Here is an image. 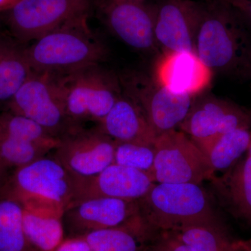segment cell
<instances>
[{"label":"cell","instance_id":"484cf974","mask_svg":"<svg viewBox=\"0 0 251 251\" xmlns=\"http://www.w3.org/2000/svg\"><path fill=\"white\" fill-rule=\"evenodd\" d=\"M0 136L9 137L49 147L54 150L59 139L35 122L7 110L0 113Z\"/></svg>","mask_w":251,"mask_h":251},{"label":"cell","instance_id":"836d02e7","mask_svg":"<svg viewBox=\"0 0 251 251\" xmlns=\"http://www.w3.org/2000/svg\"><path fill=\"white\" fill-rule=\"evenodd\" d=\"M5 182H6V181H5V179L4 178L2 177V176L0 175V189H1V188L3 187V186H4Z\"/></svg>","mask_w":251,"mask_h":251},{"label":"cell","instance_id":"52a82bcc","mask_svg":"<svg viewBox=\"0 0 251 251\" xmlns=\"http://www.w3.org/2000/svg\"><path fill=\"white\" fill-rule=\"evenodd\" d=\"M154 148V162L148 173L153 183L201 184L214 175L207 157L181 130L158 135Z\"/></svg>","mask_w":251,"mask_h":251},{"label":"cell","instance_id":"ffe728a7","mask_svg":"<svg viewBox=\"0 0 251 251\" xmlns=\"http://www.w3.org/2000/svg\"><path fill=\"white\" fill-rule=\"evenodd\" d=\"M23 226L29 242L40 251H55L64 239L62 215L24 205Z\"/></svg>","mask_w":251,"mask_h":251},{"label":"cell","instance_id":"d590c367","mask_svg":"<svg viewBox=\"0 0 251 251\" xmlns=\"http://www.w3.org/2000/svg\"><path fill=\"white\" fill-rule=\"evenodd\" d=\"M133 1H144L145 0H133Z\"/></svg>","mask_w":251,"mask_h":251},{"label":"cell","instance_id":"603a6c76","mask_svg":"<svg viewBox=\"0 0 251 251\" xmlns=\"http://www.w3.org/2000/svg\"><path fill=\"white\" fill-rule=\"evenodd\" d=\"M33 73L24 50L0 46V107L6 108Z\"/></svg>","mask_w":251,"mask_h":251},{"label":"cell","instance_id":"5b68a950","mask_svg":"<svg viewBox=\"0 0 251 251\" xmlns=\"http://www.w3.org/2000/svg\"><path fill=\"white\" fill-rule=\"evenodd\" d=\"M80 180L54 156H45L15 171L1 189L25 205L44 201L63 213L75 201Z\"/></svg>","mask_w":251,"mask_h":251},{"label":"cell","instance_id":"ba28073f","mask_svg":"<svg viewBox=\"0 0 251 251\" xmlns=\"http://www.w3.org/2000/svg\"><path fill=\"white\" fill-rule=\"evenodd\" d=\"M122 90L143 110L156 136L177 129L196 97L178 94L139 72L119 76Z\"/></svg>","mask_w":251,"mask_h":251},{"label":"cell","instance_id":"2e32d148","mask_svg":"<svg viewBox=\"0 0 251 251\" xmlns=\"http://www.w3.org/2000/svg\"><path fill=\"white\" fill-rule=\"evenodd\" d=\"M153 184L146 173L112 163L96 176L81 179L72 205L97 198L138 201L147 194Z\"/></svg>","mask_w":251,"mask_h":251},{"label":"cell","instance_id":"7402d4cb","mask_svg":"<svg viewBox=\"0 0 251 251\" xmlns=\"http://www.w3.org/2000/svg\"><path fill=\"white\" fill-rule=\"evenodd\" d=\"M173 232L193 251H245L222 221L190 226Z\"/></svg>","mask_w":251,"mask_h":251},{"label":"cell","instance_id":"8d00e7d4","mask_svg":"<svg viewBox=\"0 0 251 251\" xmlns=\"http://www.w3.org/2000/svg\"><path fill=\"white\" fill-rule=\"evenodd\" d=\"M250 77H251V68H250Z\"/></svg>","mask_w":251,"mask_h":251},{"label":"cell","instance_id":"8fae6325","mask_svg":"<svg viewBox=\"0 0 251 251\" xmlns=\"http://www.w3.org/2000/svg\"><path fill=\"white\" fill-rule=\"evenodd\" d=\"M115 141L97 126L77 127L64 135L53 150L54 157L74 176L87 179L114 163Z\"/></svg>","mask_w":251,"mask_h":251},{"label":"cell","instance_id":"cb8c5ba5","mask_svg":"<svg viewBox=\"0 0 251 251\" xmlns=\"http://www.w3.org/2000/svg\"><path fill=\"white\" fill-rule=\"evenodd\" d=\"M251 142V128H239L221 135L204 153L213 171H227L248 151Z\"/></svg>","mask_w":251,"mask_h":251},{"label":"cell","instance_id":"f1b7e54d","mask_svg":"<svg viewBox=\"0 0 251 251\" xmlns=\"http://www.w3.org/2000/svg\"><path fill=\"white\" fill-rule=\"evenodd\" d=\"M55 251H91L88 244L82 237L64 239Z\"/></svg>","mask_w":251,"mask_h":251},{"label":"cell","instance_id":"6da1fadb","mask_svg":"<svg viewBox=\"0 0 251 251\" xmlns=\"http://www.w3.org/2000/svg\"><path fill=\"white\" fill-rule=\"evenodd\" d=\"M196 54L213 73L250 77L251 28L232 6L218 0L204 3Z\"/></svg>","mask_w":251,"mask_h":251},{"label":"cell","instance_id":"8992f818","mask_svg":"<svg viewBox=\"0 0 251 251\" xmlns=\"http://www.w3.org/2000/svg\"><path fill=\"white\" fill-rule=\"evenodd\" d=\"M6 110L32 120L59 140L80 127L68 116L58 75L49 73L34 72Z\"/></svg>","mask_w":251,"mask_h":251},{"label":"cell","instance_id":"83f0119b","mask_svg":"<svg viewBox=\"0 0 251 251\" xmlns=\"http://www.w3.org/2000/svg\"><path fill=\"white\" fill-rule=\"evenodd\" d=\"M143 251H193L173 232L158 234L149 243Z\"/></svg>","mask_w":251,"mask_h":251},{"label":"cell","instance_id":"7a4b0ae2","mask_svg":"<svg viewBox=\"0 0 251 251\" xmlns=\"http://www.w3.org/2000/svg\"><path fill=\"white\" fill-rule=\"evenodd\" d=\"M136 202L140 224L152 238L190 226L221 221L210 195L201 184L154 183Z\"/></svg>","mask_w":251,"mask_h":251},{"label":"cell","instance_id":"4dcf8cb0","mask_svg":"<svg viewBox=\"0 0 251 251\" xmlns=\"http://www.w3.org/2000/svg\"><path fill=\"white\" fill-rule=\"evenodd\" d=\"M19 0H0V12L7 11Z\"/></svg>","mask_w":251,"mask_h":251},{"label":"cell","instance_id":"1f68e13d","mask_svg":"<svg viewBox=\"0 0 251 251\" xmlns=\"http://www.w3.org/2000/svg\"><path fill=\"white\" fill-rule=\"evenodd\" d=\"M218 1L226 3V4L237 9V8H239V6H242L243 4H246L251 0H218Z\"/></svg>","mask_w":251,"mask_h":251},{"label":"cell","instance_id":"4316f807","mask_svg":"<svg viewBox=\"0 0 251 251\" xmlns=\"http://www.w3.org/2000/svg\"><path fill=\"white\" fill-rule=\"evenodd\" d=\"M154 158V145L115 141V164L128 167L148 174L152 168Z\"/></svg>","mask_w":251,"mask_h":251},{"label":"cell","instance_id":"7c38bea8","mask_svg":"<svg viewBox=\"0 0 251 251\" xmlns=\"http://www.w3.org/2000/svg\"><path fill=\"white\" fill-rule=\"evenodd\" d=\"M99 16L120 41L142 52L156 49L155 5L133 0H97Z\"/></svg>","mask_w":251,"mask_h":251},{"label":"cell","instance_id":"d6986e66","mask_svg":"<svg viewBox=\"0 0 251 251\" xmlns=\"http://www.w3.org/2000/svg\"><path fill=\"white\" fill-rule=\"evenodd\" d=\"M23 211L22 201L0 190V251H40L25 232Z\"/></svg>","mask_w":251,"mask_h":251},{"label":"cell","instance_id":"9c48e42d","mask_svg":"<svg viewBox=\"0 0 251 251\" xmlns=\"http://www.w3.org/2000/svg\"><path fill=\"white\" fill-rule=\"evenodd\" d=\"M91 0H19L7 13V25L22 42L36 41L81 16L90 15Z\"/></svg>","mask_w":251,"mask_h":251},{"label":"cell","instance_id":"f546056e","mask_svg":"<svg viewBox=\"0 0 251 251\" xmlns=\"http://www.w3.org/2000/svg\"><path fill=\"white\" fill-rule=\"evenodd\" d=\"M235 9L251 29V0Z\"/></svg>","mask_w":251,"mask_h":251},{"label":"cell","instance_id":"3957f363","mask_svg":"<svg viewBox=\"0 0 251 251\" xmlns=\"http://www.w3.org/2000/svg\"><path fill=\"white\" fill-rule=\"evenodd\" d=\"M89 16L67 23L25 49L32 70L61 75L105 62L108 48L91 30Z\"/></svg>","mask_w":251,"mask_h":251},{"label":"cell","instance_id":"9a60e30c","mask_svg":"<svg viewBox=\"0 0 251 251\" xmlns=\"http://www.w3.org/2000/svg\"><path fill=\"white\" fill-rule=\"evenodd\" d=\"M212 77V71L191 52H162L153 75L171 92L195 97L209 87Z\"/></svg>","mask_w":251,"mask_h":251},{"label":"cell","instance_id":"d6a6232c","mask_svg":"<svg viewBox=\"0 0 251 251\" xmlns=\"http://www.w3.org/2000/svg\"><path fill=\"white\" fill-rule=\"evenodd\" d=\"M240 244L245 251H251V237L247 240H240Z\"/></svg>","mask_w":251,"mask_h":251},{"label":"cell","instance_id":"277c9868","mask_svg":"<svg viewBox=\"0 0 251 251\" xmlns=\"http://www.w3.org/2000/svg\"><path fill=\"white\" fill-rule=\"evenodd\" d=\"M100 65L58 75L68 116L79 126L87 122L99 124L122 94L119 77Z\"/></svg>","mask_w":251,"mask_h":251},{"label":"cell","instance_id":"4fadbf2b","mask_svg":"<svg viewBox=\"0 0 251 251\" xmlns=\"http://www.w3.org/2000/svg\"><path fill=\"white\" fill-rule=\"evenodd\" d=\"M67 237H82L99 229L125 227L138 221L136 201L112 198L85 200L69 206L62 216Z\"/></svg>","mask_w":251,"mask_h":251},{"label":"cell","instance_id":"44dd1931","mask_svg":"<svg viewBox=\"0 0 251 251\" xmlns=\"http://www.w3.org/2000/svg\"><path fill=\"white\" fill-rule=\"evenodd\" d=\"M82 237L91 251H143L151 241L140 224L99 229Z\"/></svg>","mask_w":251,"mask_h":251},{"label":"cell","instance_id":"5bb4252c","mask_svg":"<svg viewBox=\"0 0 251 251\" xmlns=\"http://www.w3.org/2000/svg\"><path fill=\"white\" fill-rule=\"evenodd\" d=\"M204 3L161 0L155 5L154 36L162 52L196 53V41Z\"/></svg>","mask_w":251,"mask_h":251},{"label":"cell","instance_id":"d4e9b609","mask_svg":"<svg viewBox=\"0 0 251 251\" xmlns=\"http://www.w3.org/2000/svg\"><path fill=\"white\" fill-rule=\"evenodd\" d=\"M52 148L38 144L0 136V175L6 181L15 171L46 156Z\"/></svg>","mask_w":251,"mask_h":251},{"label":"cell","instance_id":"e575fe53","mask_svg":"<svg viewBox=\"0 0 251 251\" xmlns=\"http://www.w3.org/2000/svg\"><path fill=\"white\" fill-rule=\"evenodd\" d=\"M248 151H249V153H248V156H251V142L250 145H249V148L248 149Z\"/></svg>","mask_w":251,"mask_h":251},{"label":"cell","instance_id":"ac0fdd59","mask_svg":"<svg viewBox=\"0 0 251 251\" xmlns=\"http://www.w3.org/2000/svg\"><path fill=\"white\" fill-rule=\"evenodd\" d=\"M209 180L213 196L219 204L234 217L251 224V156Z\"/></svg>","mask_w":251,"mask_h":251},{"label":"cell","instance_id":"30bf717a","mask_svg":"<svg viewBox=\"0 0 251 251\" xmlns=\"http://www.w3.org/2000/svg\"><path fill=\"white\" fill-rule=\"evenodd\" d=\"M251 128V112L237 104L212 97L198 96L179 129L203 153L221 135Z\"/></svg>","mask_w":251,"mask_h":251},{"label":"cell","instance_id":"e0dca14e","mask_svg":"<svg viewBox=\"0 0 251 251\" xmlns=\"http://www.w3.org/2000/svg\"><path fill=\"white\" fill-rule=\"evenodd\" d=\"M98 126L116 142L154 145L157 138L143 110L123 90Z\"/></svg>","mask_w":251,"mask_h":251}]
</instances>
